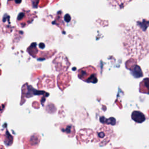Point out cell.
<instances>
[{
  "label": "cell",
  "instance_id": "6da1fadb",
  "mask_svg": "<svg viewBox=\"0 0 149 149\" xmlns=\"http://www.w3.org/2000/svg\"><path fill=\"white\" fill-rule=\"evenodd\" d=\"M122 45L125 55L139 61L149 52V38L146 30L137 25L125 29Z\"/></svg>",
  "mask_w": 149,
  "mask_h": 149
},
{
  "label": "cell",
  "instance_id": "7a4b0ae2",
  "mask_svg": "<svg viewBox=\"0 0 149 149\" xmlns=\"http://www.w3.org/2000/svg\"><path fill=\"white\" fill-rule=\"evenodd\" d=\"M78 76L81 80L88 82L95 83L97 82V72L92 66H88L80 69L78 72Z\"/></svg>",
  "mask_w": 149,
  "mask_h": 149
},
{
  "label": "cell",
  "instance_id": "3957f363",
  "mask_svg": "<svg viewBox=\"0 0 149 149\" xmlns=\"http://www.w3.org/2000/svg\"><path fill=\"white\" fill-rule=\"evenodd\" d=\"M113 134V131L112 127L105 125L101 126L96 132L98 141L100 142L101 145L102 146L105 145L111 140Z\"/></svg>",
  "mask_w": 149,
  "mask_h": 149
},
{
  "label": "cell",
  "instance_id": "277c9868",
  "mask_svg": "<svg viewBox=\"0 0 149 149\" xmlns=\"http://www.w3.org/2000/svg\"><path fill=\"white\" fill-rule=\"evenodd\" d=\"M132 119L137 123H142L146 120V116L143 113L139 111H134L132 113Z\"/></svg>",
  "mask_w": 149,
  "mask_h": 149
},
{
  "label": "cell",
  "instance_id": "5b68a950",
  "mask_svg": "<svg viewBox=\"0 0 149 149\" xmlns=\"http://www.w3.org/2000/svg\"><path fill=\"white\" fill-rule=\"evenodd\" d=\"M139 91L141 93L149 94V78H145L140 83Z\"/></svg>",
  "mask_w": 149,
  "mask_h": 149
},
{
  "label": "cell",
  "instance_id": "8992f818",
  "mask_svg": "<svg viewBox=\"0 0 149 149\" xmlns=\"http://www.w3.org/2000/svg\"><path fill=\"white\" fill-rule=\"evenodd\" d=\"M113 149H125V148L123 147H116V148H114Z\"/></svg>",
  "mask_w": 149,
  "mask_h": 149
}]
</instances>
